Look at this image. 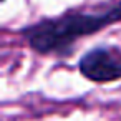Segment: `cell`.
<instances>
[{
	"label": "cell",
	"instance_id": "cell-2",
	"mask_svg": "<svg viewBox=\"0 0 121 121\" xmlns=\"http://www.w3.org/2000/svg\"><path fill=\"white\" fill-rule=\"evenodd\" d=\"M78 70L93 83H111L121 80V58L113 48L99 45L81 55Z\"/></svg>",
	"mask_w": 121,
	"mask_h": 121
},
{
	"label": "cell",
	"instance_id": "cell-3",
	"mask_svg": "<svg viewBox=\"0 0 121 121\" xmlns=\"http://www.w3.org/2000/svg\"><path fill=\"white\" fill-rule=\"evenodd\" d=\"M119 2H121V0H119Z\"/></svg>",
	"mask_w": 121,
	"mask_h": 121
},
{
	"label": "cell",
	"instance_id": "cell-1",
	"mask_svg": "<svg viewBox=\"0 0 121 121\" xmlns=\"http://www.w3.org/2000/svg\"><path fill=\"white\" fill-rule=\"evenodd\" d=\"M121 22V2L99 10H68L58 17L42 18L20 30L28 47L40 55H70L76 40L98 33Z\"/></svg>",
	"mask_w": 121,
	"mask_h": 121
}]
</instances>
